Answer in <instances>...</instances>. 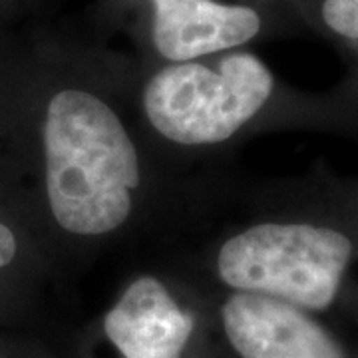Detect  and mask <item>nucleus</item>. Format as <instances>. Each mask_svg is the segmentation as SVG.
<instances>
[{"label": "nucleus", "mask_w": 358, "mask_h": 358, "mask_svg": "<svg viewBox=\"0 0 358 358\" xmlns=\"http://www.w3.org/2000/svg\"><path fill=\"white\" fill-rule=\"evenodd\" d=\"M46 195L56 223L100 237L126 223L140 187V159L128 129L86 90H62L44 117Z\"/></svg>", "instance_id": "obj_1"}, {"label": "nucleus", "mask_w": 358, "mask_h": 358, "mask_svg": "<svg viewBox=\"0 0 358 358\" xmlns=\"http://www.w3.org/2000/svg\"><path fill=\"white\" fill-rule=\"evenodd\" d=\"M355 253V241L331 225L265 221L223 243L217 273L237 293L263 294L320 313L338 299Z\"/></svg>", "instance_id": "obj_2"}, {"label": "nucleus", "mask_w": 358, "mask_h": 358, "mask_svg": "<svg viewBox=\"0 0 358 358\" xmlns=\"http://www.w3.org/2000/svg\"><path fill=\"white\" fill-rule=\"evenodd\" d=\"M275 90L267 64L249 52H231L217 70L176 62L159 70L143 92V110L164 138L181 145H211L235 136Z\"/></svg>", "instance_id": "obj_3"}, {"label": "nucleus", "mask_w": 358, "mask_h": 358, "mask_svg": "<svg viewBox=\"0 0 358 358\" xmlns=\"http://www.w3.org/2000/svg\"><path fill=\"white\" fill-rule=\"evenodd\" d=\"M221 320L241 358H348L338 338L308 310L279 299L231 294Z\"/></svg>", "instance_id": "obj_4"}, {"label": "nucleus", "mask_w": 358, "mask_h": 358, "mask_svg": "<svg viewBox=\"0 0 358 358\" xmlns=\"http://www.w3.org/2000/svg\"><path fill=\"white\" fill-rule=\"evenodd\" d=\"M152 38L169 62H192L247 44L261 32V16L241 4L215 0H152Z\"/></svg>", "instance_id": "obj_5"}, {"label": "nucleus", "mask_w": 358, "mask_h": 358, "mask_svg": "<svg viewBox=\"0 0 358 358\" xmlns=\"http://www.w3.org/2000/svg\"><path fill=\"white\" fill-rule=\"evenodd\" d=\"M193 329L195 317L155 277L129 282L103 319V333L124 358H181Z\"/></svg>", "instance_id": "obj_6"}, {"label": "nucleus", "mask_w": 358, "mask_h": 358, "mask_svg": "<svg viewBox=\"0 0 358 358\" xmlns=\"http://www.w3.org/2000/svg\"><path fill=\"white\" fill-rule=\"evenodd\" d=\"M320 16L336 36L358 42V0H324Z\"/></svg>", "instance_id": "obj_7"}, {"label": "nucleus", "mask_w": 358, "mask_h": 358, "mask_svg": "<svg viewBox=\"0 0 358 358\" xmlns=\"http://www.w3.org/2000/svg\"><path fill=\"white\" fill-rule=\"evenodd\" d=\"M16 255V237L4 223H0V267H6Z\"/></svg>", "instance_id": "obj_8"}]
</instances>
